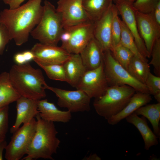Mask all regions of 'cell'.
Returning a JSON list of instances; mask_svg holds the SVG:
<instances>
[{"label":"cell","mask_w":160,"mask_h":160,"mask_svg":"<svg viewBox=\"0 0 160 160\" xmlns=\"http://www.w3.org/2000/svg\"><path fill=\"white\" fill-rule=\"evenodd\" d=\"M9 105L0 108V142L5 140L9 128Z\"/></svg>","instance_id":"cell-31"},{"label":"cell","mask_w":160,"mask_h":160,"mask_svg":"<svg viewBox=\"0 0 160 160\" xmlns=\"http://www.w3.org/2000/svg\"><path fill=\"white\" fill-rule=\"evenodd\" d=\"M27 63L33 59L34 55L31 50H26L23 52Z\"/></svg>","instance_id":"cell-38"},{"label":"cell","mask_w":160,"mask_h":160,"mask_svg":"<svg viewBox=\"0 0 160 160\" xmlns=\"http://www.w3.org/2000/svg\"><path fill=\"white\" fill-rule=\"evenodd\" d=\"M152 59L149 64L152 65L156 76H160V38L155 42L151 52Z\"/></svg>","instance_id":"cell-32"},{"label":"cell","mask_w":160,"mask_h":160,"mask_svg":"<svg viewBox=\"0 0 160 160\" xmlns=\"http://www.w3.org/2000/svg\"><path fill=\"white\" fill-rule=\"evenodd\" d=\"M37 121L33 118L23 124L15 132L5 148V158L7 160H19L27 154L35 133Z\"/></svg>","instance_id":"cell-7"},{"label":"cell","mask_w":160,"mask_h":160,"mask_svg":"<svg viewBox=\"0 0 160 160\" xmlns=\"http://www.w3.org/2000/svg\"><path fill=\"white\" fill-rule=\"evenodd\" d=\"M152 100L149 93L137 92L133 95L128 103L119 113L108 120L110 125H116L133 113L140 107L146 105Z\"/></svg>","instance_id":"cell-18"},{"label":"cell","mask_w":160,"mask_h":160,"mask_svg":"<svg viewBox=\"0 0 160 160\" xmlns=\"http://www.w3.org/2000/svg\"><path fill=\"white\" fill-rule=\"evenodd\" d=\"M160 0H136L133 3L135 9L145 14L151 13Z\"/></svg>","instance_id":"cell-30"},{"label":"cell","mask_w":160,"mask_h":160,"mask_svg":"<svg viewBox=\"0 0 160 160\" xmlns=\"http://www.w3.org/2000/svg\"><path fill=\"white\" fill-rule=\"evenodd\" d=\"M11 0H3V1L6 4H8Z\"/></svg>","instance_id":"cell-41"},{"label":"cell","mask_w":160,"mask_h":160,"mask_svg":"<svg viewBox=\"0 0 160 160\" xmlns=\"http://www.w3.org/2000/svg\"><path fill=\"white\" fill-rule=\"evenodd\" d=\"M83 0H59L56 9L64 28L89 20L82 6Z\"/></svg>","instance_id":"cell-12"},{"label":"cell","mask_w":160,"mask_h":160,"mask_svg":"<svg viewBox=\"0 0 160 160\" xmlns=\"http://www.w3.org/2000/svg\"><path fill=\"white\" fill-rule=\"evenodd\" d=\"M45 72L50 79L66 82L65 73L63 64H37Z\"/></svg>","instance_id":"cell-28"},{"label":"cell","mask_w":160,"mask_h":160,"mask_svg":"<svg viewBox=\"0 0 160 160\" xmlns=\"http://www.w3.org/2000/svg\"><path fill=\"white\" fill-rule=\"evenodd\" d=\"M113 1L114 3L117 0H112Z\"/></svg>","instance_id":"cell-43"},{"label":"cell","mask_w":160,"mask_h":160,"mask_svg":"<svg viewBox=\"0 0 160 160\" xmlns=\"http://www.w3.org/2000/svg\"><path fill=\"white\" fill-rule=\"evenodd\" d=\"M119 14L133 36L136 46L141 54L144 57L149 58L150 54L148 51L138 30L135 11L132 3L126 0H118L115 2Z\"/></svg>","instance_id":"cell-11"},{"label":"cell","mask_w":160,"mask_h":160,"mask_svg":"<svg viewBox=\"0 0 160 160\" xmlns=\"http://www.w3.org/2000/svg\"><path fill=\"white\" fill-rule=\"evenodd\" d=\"M14 60L17 65H23L27 63L23 52L15 54L14 56Z\"/></svg>","instance_id":"cell-36"},{"label":"cell","mask_w":160,"mask_h":160,"mask_svg":"<svg viewBox=\"0 0 160 160\" xmlns=\"http://www.w3.org/2000/svg\"><path fill=\"white\" fill-rule=\"evenodd\" d=\"M20 96L11 84L9 73H1L0 74V108L16 102Z\"/></svg>","instance_id":"cell-22"},{"label":"cell","mask_w":160,"mask_h":160,"mask_svg":"<svg viewBox=\"0 0 160 160\" xmlns=\"http://www.w3.org/2000/svg\"><path fill=\"white\" fill-rule=\"evenodd\" d=\"M125 119L127 122L134 126L140 133L145 150H148L151 147L158 144V138L149 127L145 117H140L133 113Z\"/></svg>","instance_id":"cell-21"},{"label":"cell","mask_w":160,"mask_h":160,"mask_svg":"<svg viewBox=\"0 0 160 160\" xmlns=\"http://www.w3.org/2000/svg\"><path fill=\"white\" fill-rule=\"evenodd\" d=\"M134 113L148 119L152 126L153 132L158 138L159 137L160 103L144 105L138 108Z\"/></svg>","instance_id":"cell-24"},{"label":"cell","mask_w":160,"mask_h":160,"mask_svg":"<svg viewBox=\"0 0 160 160\" xmlns=\"http://www.w3.org/2000/svg\"><path fill=\"white\" fill-rule=\"evenodd\" d=\"M42 0H28L17 8L5 9L0 12V23L6 26L17 45L28 41L31 32L39 22L43 10Z\"/></svg>","instance_id":"cell-1"},{"label":"cell","mask_w":160,"mask_h":160,"mask_svg":"<svg viewBox=\"0 0 160 160\" xmlns=\"http://www.w3.org/2000/svg\"><path fill=\"white\" fill-rule=\"evenodd\" d=\"M16 102L17 115L15 122L10 129L12 134L22 124L29 122L39 113L37 100L21 96Z\"/></svg>","instance_id":"cell-16"},{"label":"cell","mask_w":160,"mask_h":160,"mask_svg":"<svg viewBox=\"0 0 160 160\" xmlns=\"http://www.w3.org/2000/svg\"></svg>","instance_id":"cell-44"},{"label":"cell","mask_w":160,"mask_h":160,"mask_svg":"<svg viewBox=\"0 0 160 160\" xmlns=\"http://www.w3.org/2000/svg\"><path fill=\"white\" fill-rule=\"evenodd\" d=\"M9 73L11 84L21 96L37 100L46 97L47 84L40 69L27 63L13 65Z\"/></svg>","instance_id":"cell-2"},{"label":"cell","mask_w":160,"mask_h":160,"mask_svg":"<svg viewBox=\"0 0 160 160\" xmlns=\"http://www.w3.org/2000/svg\"><path fill=\"white\" fill-rule=\"evenodd\" d=\"M31 50L37 64H63L71 55L61 47L40 43L35 44Z\"/></svg>","instance_id":"cell-13"},{"label":"cell","mask_w":160,"mask_h":160,"mask_svg":"<svg viewBox=\"0 0 160 160\" xmlns=\"http://www.w3.org/2000/svg\"><path fill=\"white\" fill-rule=\"evenodd\" d=\"M145 84L150 95L154 96L160 95V76L154 75L150 72L146 79Z\"/></svg>","instance_id":"cell-33"},{"label":"cell","mask_w":160,"mask_h":160,"mask_svg":"<svg viewBox=\"0 0 160 160\" xmlns=\"http://www.w3.org/2000/svg\"><path fill=\"white\" fill-rule=\"evenodd\" d=\"M151 13L156 24L160 27V1L157 4Z\"/></svg>","instance_id":"cell-35"},{"label":"cell","mask_w":160,"mask_h":160,"mask_svg":"<svg viewBox=\"0 0 160 160\" xmlns=\"http://www.w3.org/2000/svg\"><path fill=\"white\" fill-rule=\"evenodd\" d=\"M109 86L103 61L98 68L86 71L76 88L84 92L91 99H95L102 95Z\"/></svg>","instance_id":"cell-9"},{"label":"cell","mask_w":160,"mask_h":160,"mask_svg":"<svg viewBox=\"0 0 160 160\" xmlns=\"http://www.w3.org/2000/svg\"><path fill=\"white\" fill-rule=\"evenodd\" d=\"M112 0H83L82 6L89 20L95 23L107 10Z\"/></svg>","instance_id":"cell-23"},{"label":"cell","mask_w":160,"mask_h":160,"mask_svg":"<svg viewBox=\"0 0 160 160\" xmlns=\"http://www.w3.org/2000/svg\"><path fill=\"white\" fill-rule=\"evenodd\" d=\"M113 15L112 22L111 38L113 47L119 44L120 41L121 28L120 19L119 16L118 10L115 4H113Z\"/></svg>","instance_id":"cell-29"},{"label":"cell","mask_w":160,"mask_h":160,"mask_svg":"<svg viewBox=\"0 0 160 160\" xmlns=\"http://www.w3.org/2000/svg\"><path fill=\"white\" fill-rule=\"evenodd\" d=\"M66 82L75 87L87 70L79 54H71L63 64Z\"/></svg>","instance_id":"cell-19"},{"label":"cell","mask_w":160,"mask_h":160,"mask_svg":"<svg viewBox=\"0 0 160 160\" xmlns=\"http://www.w3.org/2000/svg\"><path fill=\"white\" fill-rule=\"evenodd\" d=\"M103 62L105 73L109 86L127 85L133 88L136 92L149 94L145 84L132 77L116 60L110 50L103 52Z\"/></svg>","instance_id":"cell-6"},{"label":"cell","mask_w":160,"mask_h":160,"mask_svg":"<svg viewBox=\"0 0 160 160\" xmlns=\"http://www.w3.org/2000/svg\"><path fill=\"white\" fill-rule=\"evenodd\" d=\"M129 2L133 3L136 0H126Z\"/></svg>","instance_id":"cell-42"},{"label":"cell","mask_w":160,"mask_h":160,"mask_svg":"<svg viewBox=\"0 0 160 160\" xmlns=\"http://www.w3.org/2000/svg\"><path fill=\"white\" fill-rule=\"evenodd\" d=\"M111 52L116 60L127 70L131 60L135 55L133 53L120 43L113 46Z\"/></svg>","instance_id":"cell-27"},{"label":"cell","mask_w":160,"mask_h":160,"mask_svg":"<svg viewBox=\"0 0 160 160\" xmlns=\"http://www.w3.org/2000/svg\"><path fill=\"white\" fill-rule=\"evenodd\" d=\"M135 14L139 33L151 55L155 42L160 37V27L156 24L151 13L145 14L135 10Z\"/></svg>","instance_id":"cell-14"},{"label":"cell","mask_w":160,"mask_h":160,"mask_svg":"<svg viewBox=\"0 0 160 160\" xmlns=\"http://www.w3.org/2000/svg\"><path fill=\"white\" fill-rule=\"evenodd\" d=\"M112 3L108 9L98 20L94 23V36L100 45L103 51L113 48L111 28L113 15Z\"/></svg>","instance_id":"cell-15"},{"label":"cell","mask_w":160,"mask_h":160,"mask_svg":"<svg viewBox=\"0 0 160 160\" xmlns=\"http://www.w3.org/2000/svg\"><path fill=\"white\" fill-rule=\"evenodd\" d=\"M43 6L40 20L30 34L40 43L57 46L64 29L61 17L49 1L45 0Z\"/></svg>","instance_id":"cell-5"},{"label":"cell","mask_w":160,"mask_h":160,"mask_svg":"<svg viewBox=\"0 0 160 160\" xmlns=\"http://www.w3.org/2000/svg\"><path fill=\"white\" fill-rule=\"evenodd\" d=\"M136 92L127 85L109 86L102 95L95 99L94 107L99 115L107 120L120 112Z\"/></svg>","instance_id":"cell-4"},{"label":"cell","mask_w":160,"mask_h":160,"mask_svg":"<svg viewBox=\"0 0 160 160\" xmlns=\"http://www.w3.org/2000/svg\"><path fill=\"white\" fill-rule=\"evenodd\" d=\"M7 145V143L5 140L0 142V160H3V152L5 149Z\"/></svg>","instance_id":"cell-39"},{"label":"cell","mask_w":160,"mask_h":160,"mask_svg":"<svg viewBox=\"0 0 160 160\" xmlns=\"http://www.w3.org/2000/svg\"><path fill=\"white\" fill-rule=\"evenodd\" d=\"M36 131L29 148L27 156L21 160H32L42 158L53 160V155L57 153L60 141L53 122L42 119L39 114L36 116Z\"/></svg>","instance_id":"cell-3"},{"label":"cell","mask_w":160,"mask_h":160,"mask_svg":"<svg viewBox=\"0 0 160 160\" xmlns=\"http://www.w3.org/2000/svg\"><path fill=\"white\" fill-rule=\"evenodd\" d=\"M68 28L70 38L61 47L70 54H80L94 37V23L89 20Z\"/></svg>","instance_id":"cell-10"},{"label":"cell","mask_w":160,"mask_h":160,"mask_svg":"<svg viewBox=\"0 0 160 160\" xmlns=\"http://www.w3.org/2000/svg\"><path fill=\"white\" fill-rule=\"evenodd\" d=\"M46 89L54 92L58 98L57 104L65 108L71 113L89 111L91 98L83 91L66 90L50 87L47 84Z\"/></svg>","instance_id":"cell-8"},{"label":"cell","mask_w":160,"mask_h":160,"mask_svg":"<svg viewBox=\"0 0 160 160\" xmlns=\"http://www.w3.org/2000/svg\"><path fill=\"white\" fill-rule=\"evenodd\" d=\"M85 160H100L101 159L96 154L91 155L88 157L85 158Z\"/></svg>","instance_id":"cell-40"},{"label":"cell","mask_w":160,"mask_h":160,"mask_svg":"<svg viewBox=\"0 0 160 160\" xmlns=\"http://www.w3.org/2000/svg\"><path fill=\"white\" fill-rule=\"evenodd\" d=\"M10 40L11 39L7 28L0 23V55L3 54L6 45Z\"/></svg>","instance_id":"cell-34"},{"label":"cell","mask_w":160,"mask_h":160,"mask_svg":"<svg viewBox=\"0 0 160 160\" xmlns=\"http://www.w3.org/2000/svg\"><path fill=\"white\" fill-rule=\"evenodd\" d=\"M120 22L121 34L119 43L129 49L135 56L143 61L148 63L147 58L143 56L139 52L133 37L125 24L121 19Z\"/></svg>","instance_id":"cell-26"},{"label":"cell","mask_w":160,"mask_h":160,"mask_svg":"<svg viewBox=\"0 0 160 160\" xmlns=\"http://www.w3.org/2000/svg\"><path fill=\"white\" fill-rule=\"evenodd\" d=\"M37 103L39 115L45 121L65 123L71 119V113L70 111L59 110L54 103L46 99L37 100Z\"/></svg>","instance_id":"cell-17"},{"label":"cell","mask_w":160,"mask_h":160,"mask_svg":"<svg viewBox=\"0 0 160 160\" xmlns=\"http://www.w3.org/2000/svg\"><path fill=\"white\" fill-rule=\"evenodd\" d=\"M79 54L87 70L98 68L103 61V51L100 44L94 37Z\"/></svg>","instance_id":"cell-20"},{"label":"cell","mask_w":160,"mask_h":160,"mask_svg":"<svg viewBox=\"0 0 160 160\" xmlns=\"http://www.w3.org/2000/svg\"><path fill=\"white\" fill-rule=\"evenodd\" d=\"M25 0H11L9 4L10 9L17 8L20 6L22 3Z\"/></svg>","instance_id":"cell-37"},{"label":"cell","mask_w":160,"mask_h":160,"mask_svg":"<svg viewBox=\"0 0 160 160\" xmlns=\"http://www.w3.org/2000/svg\"><path fill=\"white\" fill-rule=\"evenodd\" d=\"M127 70L134 78L145 84L150 72V66L148 63L143 61L135 55L131 60Z\"/></svg>","instance_id":"cell-25"}]
</instances>
